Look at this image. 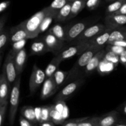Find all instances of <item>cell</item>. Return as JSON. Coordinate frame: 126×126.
<instances>
[{"label":"cell","instance_id":"obj_1","mask_svg":"<svg viewBox=\"0 0 126 126\" xmlns=\"http://www.w3.org/2000/svg\"><path fill=\"white\" fill-rule=\"evenodd\" d=\"M56 11L52 9L49 6L44 7L41 11L30 17L28 19L21 22L20 24L27 31L29 39L36 38L40 33V29L44 20L48 16Z\"/></svg>","mask_w":126,"mask_h":126},{"label":"cell","instance_id":"obj_2","mask_svg":"<svg viewBox=\"0 0 126 126\" xmlns=\"http://www.w3.org/2000/svg\"><path fill=\"white\" fill-rule=\"evenodd\" d=\"M100 49H102L91 47L89 49L81 54L75 65L68 71V75L65 82V84H67L72 81H75L77 79L80 78L82 74L85 73L86 68L90 60L93 57L94 55Z\"/></svg>","mask_w":126,"mask_h":126},{"label":"cell","instance_id":"obj_3","mask_svg":"<svg viewBox=\"0 0 126 126\" xmlns=\"http://www.w3.org/2000/svg\"><path fill=\"white\" fill-rule=\"evenodd\" d=\"M20 82L21 76L20 75H19L14 82L13 87L10 95V109L9 114V123L10 126H13L14 125L16 113L18 110L20 94Z\"/></svg>","mask_w":126,"mask_h":126},{"label":"cell","instance_id":"obj_4","mask_svg":"<svg viewBox=\"0 0 126 126\" xmlns=\"http://www.w3.org/2000/svg\"><path fill=\"white\" fill-rule=\"evenodd\" d=\"M91 44L88 41L79 42L75 43L73 46L64 48L59 54V57L62 61L70 59L76 55H80L91 47Z\"/></svg>","mask_w":126,"mask_h":126},{"label":"cell","instance_id":"obj_5","mask_svg":"<svg viewBox=\"0 0 126 126\" xmlns=\"http://www.w3.org/2000/svg\"><path fill=\"white\" fill-rule=\"evenodd\" d=\"M46 79L45 71L39 68L36 64L33 66L29 81V89L31 95L34 94L39 86L44 83Z\"/></svg>","mask_w":126,"mask_h":126},{"label":"cell","instance_id":"obj_6","mask_svg":"<svg viewBox=\"0 0 126 126\" xmlns=\"http://www.w3.org/2000/svg\"><path fill=\"white\" fill-rule=\"evenodd\" d=\"M84 79L80 78L75 81L67 84L66 86H65L55 96V100L56 101L61 102L71 98L73 95L79 88L80 86L84 83Z\"/></svg>","mask_w":126,"mask_h":126},{"label":"cell","instance_id":"obj_7","mask_svg":"<svg viewBox=\"0 0 126 126\" xmlns=\"http://www.w3.org/2000/svg\"><path fill=\"white\" fill-rule=\"evenodd\" d=\"M107 28V27L105 25V24H102V23H97V24H95L91 27H87L82 32V34L76 40L74 41V42L75 43H76L79 42L88 41L89 40L92 39L102 33Z\"/></svg>","mask_w":126,"mask_h":126},{"label":"cell","instance_id":"obj_8","mask_svg":"<svg viewBox=\"0 0 126 126\" xmlns=\"http://www.w3.org/2000/svg\"><path fill=\"white\" fill-rule=\"evenodd\" d=\"M47 46L49 52H52L55 55H58L64 49L65 42L58 39L54 34L48 32L43 38Z\"/></svg>","mask_w":126,"mask_h":126},{"label":"cell","instance_id":"obj_9","mask_svg":"<svg viewBox=\"0 0 126 126\" xmlns=\"http://www.w3.org/2000/svg\"><path fill=\"white\" fill-rule=\"evenodd\" d=\"M14 57L15 55L9 52L6 57L3 65V68L4 69L7 80L10 84L14 83L18 76L15 64Z\"/></svg>","mask_w":126,"mask_h":126},{"label":"cell","instance_id":"obj_10","mask_svg":"<svg viewBox=\"0 0 126 126\" xmlns=\"http://www.w3.org/2000/svg\"><path fill=\"white\" fill-rule=\"evenodd\" d=\"M87 28V23L82 22H78L71 25L65 27L66 42L70 43L76 40Z\"/></svg>","mask_w":126,"mask_h":126},{"label":"cell","instance_id":"obj_11","mask_svg":"<svg viewBox=\"0 0 126 126\" xmlns=\"http://www.w3.org/2000/svg\"><path fill=\"white\" fill-rule=\"evenodd\" d=\"M114 28L112 27H107L106 30L100 33L95 37L88 41L91 46L92 47H98L103 49L105 46L107 45L111 33Z\"/></svg>","mask_w":126,"mask_h":126},{"label":"cell","instance_id":"obj_12","mask_svg":"<svg viewBox=\"0 0 126 126\" xmlns=\"http://www.w3.org/2000/svg\"><path fill=\"white\" fill-rule=\"evenodd\" d=\"M10 86L11 84L7 80L4 69L2 68V73L0 76V106L8 102Z\"/></svg>","mask_w":126,"mask_h":126},{"label":"cell","instance_id":"obj_13","mask_svg":"<svg viewBox=\"0 0 126 126\" xmlns=\"http://www.w3.org/2000/svg\"><path fill=\"white\" fill-rule=\"evenodd\" d=\"M106 54V50L103 49H100L97 52L91 59L85 70V74L89 75L92 74L95 70H97L102 60L104 59L105 55Z\"/></svg>","mask_w":126,"mask_h":126},{"label":"cell","instance_id":"obj_14","mask_svg":"<svg viewBox=\"0 0 126 126\" xmlns=\"http://www.w3.org/2000/svg\"><path fill=\"white\" fill-rule=\"evenodd\" d=\"M58 89H59L57 87L53 76L46 78L43 83V88L41 92V98L42 100H46L49 98L53 95Z\"/></svg>","mask_w":126,"mask_h":126},{"label":"cell","instance_id":"obj_15","mask_svg":"<svg viewBox=\"0 0 126 126\" xmlns=\"http://www.w3.org/2000/svg\"><path fill=\"white\" fill-rule=\"evenodd\" d=\"M105 23L107 27H121L126 24V15L112 14L107 15L105 18Z\"/></svg>","mask_w":126,"mask_h":126},{"label":"cell","instance_id":"obj_16","mask_svg":"<svg viewBox=\"0 0 126 126\" xmlns=\"http://www.w3.org/2000/svg\"><path fill=\"white\" fill-rule=\"evenodd\" d=\"M9 38L12 43L22 39H29L27 31L20 23L11 28L9 33Z\"/></svg>","mask_w":126,"mask_h":126},{"label":"cell","instance_id":"obj_17","mask_svg":"<svg viewBox=\"0 0 126 126\" xmlns=\"http://www.w3.org/2000/svg\"><path fill=\"white\" fill-rule=\"evenodd\" d=\"M119 113L116 111H112L99 117L98 126H113L118 121Z\"/></svg>","mask_w":126,"mask_h":126},{"label":"cell","instance_id":"obj_18","mask_svg":"<svg viewBox=\"0 0 126 126\" xmlns=\"http://www.w3.org/2000/svg\"><path fill=\"white\" fill-rule=\"evenodd\" d=\"M118 41H126V27L121 26L113 28L107 44Z\"/></svg>","mask_w":126,"mask_h":126},{"label":"cell","instance_id":"obj_19","mask_svg":"<svg viewBox=\"0 0 126 126\" xmlns=\"http://www.w3.org/2000/svg\"><path fill=\"white\" fill-rule=\"evenodd\" d=\"M49 52V50L46 44L42 38L33 42L31 45V55H43Z\"/></svg>","mask_w":126,"mask_h":126},{"label":"cell","instance_id":"obj_20","mask_svg":"<svg viewBox=\"0 0 126 126\" xmlns=\"http://www.w3.org/2000/svg\"><path fill=\"white\" fill-rule=\"evenodd\" d=\"M15 64L17 75H20L23 70L24 65L27 60V52L25 48L17 53L14 57Z\"/></svg>","mask_w":126,"mask_h":126},{"label":"cell","instance_id":"obj_21","mask_svg":"<svg viewBox=\"0 0 126 126\" xmlns=\"http://www.w3.org/2000/svg\"><path fill=\"white\" fill-rule=\"evenodd\" d=\"M62 62V60L60 59L59 55H55V57L52 59V60L50 62L49 65H47V66L46 68L45 73L46 76V78L53 76L54 73L56 72V71L59 68Z\"/></svg>","mask_w":126,"mask_h":126},{"label":"cell","instance_id":"obj_22","mask_svg":"<svg viewBox=\"0 0 126 126\" xmlns=\"http://www.w3.org/2000/svg\"><path fill=\"white\" fill-rule=\"evenodd\" d=\"M71 2H68L61 9L59 10L55 18V20L56 22H65L68 20L71 13Z\"/></svg>","mask_w":126,"mask_h":126},{"label":"cell","instance_id":"obj_23","mask_svg":"<svg viewBox=\"0 0 126 126\" xmlns=\"http://www.w3.org/2000/svg\"><path fill=\"white\" fill-rule=\"evenodd\" d=\"M86 6V1L84 0H75V1L71 2V13H70L68 20L71 19L78 15V14L82 11Z\"/></svg>","mask_w":126,"mask_h":126},{"label":"cell","instance_id":"obj_24","mask_svg":"<svg viewBox=\"0 0 126 126\" xmlns=\"http://www.w3.org/2000/svg\"><path fill=\"white\" fill-rule=\"evenodd\" d=\"M21 114L24 118L34 124H36L38 122L35 110L31 106L23 107L21 110Z\"/></svg>","mask_w":126,"mask_h":126},{"label":"cell","instance_id":"obj_25","mask_svg":"<svg viewBox=\"0 0 126 126\" xmlns=\"http://www.w3.org/2000/svg\"><path fill=\"white\" fill-rule=\"evenodd\" d=\"M49 33L54 34L55 37L64 42H66V28L60 24H55L50 28Z\"/></svg>","mask_w":126,"mask_h":126},{"label":"cell","instance_id":"obj_26","mask_svg":"<svg viewBox=\"0 0 126 126\" xmlns=\"http://www.w3.org/2000/svg\"><path fill=\"white\" fill-rule=\"evenodd\" d=\"M68 75V71L57 70L53 75V78L58 89H59V87H60L63 85H65V82L66 81Z\"/></svg>","mask_w":126,"mask_h":126},{"label":"cell","instance_id":"obj_27","mask_svg":"<svg viewBox=\"0 0 126 126\" xmlns=\"http://www.w3.org/2000/svg\"><path fill=\"white\" fill-rule=\"evenodd\" d=\"M126 2V0H116L112 2L106 9V16L115 13Z\"/></svg>","mask_w":126,"mask_h":126},{"label":"cell","instance_id":"obj_28","mask_svg":"<svg viewBox=\"0 0 126 126\" xmlns=\"http://www.w3.org/2000/svg\"><path fill=\"white\" fill-rule=\"evenodd\" d=\"M104 59H106L108 62H110L111 63L114 65L116 67L120 63L119 62V55L111 52L106 50V54L105 55Z\"/></svg>","mask_w":126,"mask_h":126},{"label":"cell","instance_id":"obj_29","mask_svg":"<svg viewBox=\"0 0 126 126\" xmlns=\"http://www.w3.org/2000/svg\"><path fill=\"white\" fill-rule=\"evenodd\" d=\"M50 106H45L41 108V114H40V122L41 123L43 122L49 121H52L50 118Z\"/></svg>","mask_w":126,"mask_h":126},{"label":"cell","instance_id":"obj_30","mask_svg":"<svg viewBox=\"0 0 126 126\" xmlns=\"http://www.w3.org/2000/svg\"><path fill=\"white\" fill-rule=\"evenodd\" d=\"M98 120L99 117H87L86 119L80 122L78 126H98Z\"/></svg>","mask_w":126,"mask_h":126},{"label":"cell","instance_id":"obj_31","mask_svg":"<svg viewBox=\"0 0 126 126\" xmlns=\"http://www.w3.org/2000/svg\"><path fill=\"white\" fill-rule=\"evenodd\" d=\"M26 42H27V39H25L14 43L13 44H12V49L10 50V52H11L13 55H16V54H17L18 52H19L20 50H22V49L24 48L26 44Z\"/></svg>","mask_w":126,"mask_h":126},{"label":"cell","instance_id":"obj_32","mask_svg":"<svg viewBox=\"0 0 126 126\" xmlns=\"http://www.w3.org/2000/svg\"><path fill=\"white\" fill-rule=\"evenodd\" d=\"M0 33H1L0 34V50H1V57H2V51H3L4 47L6 46L7 44L9 34L7 33L6 31H5L4 29L2 31H0Z\"/></svg>","mask_w":126,"mask_h":126},{"label":"cell","instance_id":"obj_33","mask_svg":"<svg viewBox=\"0 0 126 126\" xmlns=\"http://www.w3.org/2000/svg\"><path fill=\"white\" fill-rule=\"evenodd\" d=\"M68 2V0H54L50 4L49 7L52 9L59 12L63 6H65Z\"/></svg>","mask_w":126,"mask_h":126},{"label":"cell","instance_id":"obj_34","mask_svg":"<svg viewBox=\"0 0 126 126\" xmlns=\"http://www.w3.org/2000/svg\"><path fill=\"white\" fill-rule=\"evenodd\" d=\"M126 48L123 47L119 46L114 45V44H107L106 46L105 50L107 51L111 52L114 53L117 55H119Z\"/></svg>","mask_w":126,"mask_h":126},{"label":"cell","instance_id":"obj_35","mask_svg":"<svg viewBox=\"0 0 126 126\" xmlns=\"http://www.w3.org/2000/svg\"><path fill=\"white\" fill-rule=\"evenodd\" d=\"M7 106H8V102L5 103L3 105L0 106V126H3Z\"/></svg>","mask_w":126,"mask_h":126},{"label":"cell","instance_id":"obj_36","mask_svg":"<svg viewBox=\"0 0 126 126\" xmlns=\"http://www.w3.org/2000/svg\"><path fill=\"white\" fill-rule=\"evenodd\" d=\"M101 0H87L86 1V7L89 10H95L98 7Z\"/></svg>","mask_w":126,"mask_h":126},{"label":"cell","instance_id":"obj_37","mask_svg":"<svg viewBox=\"0 0 126 126\" xmlns=\"http://www.w3.org/2000/svg\"><path fill=\"white\" fill-rule=\"evenodd\" d=\"M87 117H85V118H78V119H72L70 120L66 121L63 122L62 124V126H78V124L83 121L84 119H86Z\"/></svg>","mask_w":126,"mask_h":126},{"label":"cell","instance_id":"obj_38","mask_svg":"<svg viewBox=\"0 0 126 126\" xmlns=\"http://www.w3.org/2000/svg\"><path fill=\"white\" fill-rule=\"evenodd\" d=\"M19 123L20 126H34V124H35L26 119L22 115L19 118Z\"/></svg>","mask_w":126,"mask_h":126},{"label":"cell","instance_id":"obj_39","mask_svg":"<svg viewBox=\"0 0 126 126\" xmlns=\"http://www.w3.org/2000/svg\"><path fill=\"white\" fill-rule=\"evenodd\" d=\"M11 4V1H4L1 2L0 4V12H2L9 6Z\"/></svg>","mask_w":126,"mask_h":126},{"label":"cell","instance_id":"obj_40","mask_svg":"<svg viewBox=\"0 0 126 126\" xmlns=\"http://www.w3.org/2000/svg\"><path fill=\"white\" fill-rule=\"evenodd\" d=\"M119 62L124 66L126 65V49L119 55Z\"/></svg>","mask_w":126,"mask_h":126},{"label":"cell","instance_id":"obj_41","mask_svg":"<svg viewBox=\"0 0 126 126\" xmlns=\"http://www.w3.org/2000/svg\"><path fill=\"white\" fill-rule=\"evenodd\" d=\"M116 14H121V15H126V2L122 6V7L118 10L115 13Z\"/></svg>","mask_w":126,"mask_h":126},{"label":"cell","instance_id":"obj_42","mask_svg":"<svg viewBox=\"0 0 126 126\" xmlns=\"http://www.w3.org/2000/svg\"><path fill=\"white\" fill-rule=\"evenodd\" d=\"M110 44H114V45L119 46L126 48V41H118L113 42Z\"/></svg>","mask_w":126,"mask_h":126},{"label":"cell","instance_id":"obj_43","mask_svg":"<svg viewBox=\"0 0 126 126\" xmlns=\"http://www.w3.org/2000/svg\"><path fill=\"white\" fill-rule=\"evenodd\" d=\"M54 123V122L52 121H46L40 123V125L41 126H55Z\"/></svg>","mask_w":126,"mask_h":126},{"label":"cell","instance_id":"obj_44","mask_svg":"<svg viewBox=\"0 0 126 126\" xmlns=\"http://www.w3.org/2000/svg\"><path fill=\"white\" fill-rule=\"evenodd\" d=\"M114 126H126V121H119Z\"/></svg>","mask_w":126,"mask_h":126},{"label":"cell","instance_id":"obj_45","mask_svg":"<svg viewBox=\"0 0 126 126\" xmlns=\"http://www.w3.org/2000/svg\"><path fill=\"white\" fill-rule=\"evenodd\" d=\"M5 23V19L2 17L1 18V21H0V31H2L4 30V25Z\"/></svg>","mask_w":126,"mask_h":126},{"label":"cell","instance_id":"obj_46","mask_svg":"<svg viewBox=\"0 0 126 126\" xmlns=\"http://www.w3.org/2000/svg\"><path fill=\"white\" fill-rule=\"evenodd\" d=\"M121 111L123 114H124L125 115H126V103H124V105H123V107H122Z\"/></svg>","mask_w":126,"mask_h":126},{"label":"cell","instance_id":"obj_47","mask_svg":"<svg viewBox=\"0 0 126 126\" xmlns=\"http://www.w3.org/2000/svg\"><path fill=\"white\" fill-rule=\"evenodd\" d=\"M107 2H113L114 1H116V0H106Z\"/></svg>","mask_w":126,"mask_h":126},{"label":"cell","instance_id":"obj_48","mask_svg":"<svg viewBox=\"0 0 126 126\" xmlns=\"http://www.w3.org/2000/svg\"><path fill=\"white\" fill-rule=\"evenodd\" d=\"M75 0H68V2H73V1H75Z\"/></svg>","mask_w":126,"mask_h":126},{"label":"cell","instance_id":"obj_49","mask_svg":"<svg viewBox=\"0 0 126 126\" xmlns=\"http://www.w3.org/2000/svg\"><path fill=\"white\" fill-rule=\"evenodd\" d=\"M84 1H87V0H84Z\"/></svg>","mask_w":126,"mask_h":126},{"label":"cell","instance_id":"obj_50","mask_svg":"<svg viewBox=\"0 0 126 126\" xmlns=\"http://www.w3.org/2000/svg\"><path fill=\"white\" fill-rule=\"evenodd\" d=\"M125 66H126V65H125Z\"/></svg>","mask_w":126,"mask_h":126},{"label":"cell","instance_id":"obj_51","mask_svg":"<svg viewBox=\"0 0 126 126\" xmlns=\"http://www.w3.org/2000/svg\"></svg>","mask_w":126,"mask_h":126}]
</instances>
